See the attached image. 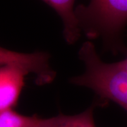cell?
Masks as SVG:
<instances>
[{"mask_svg":"<svg viewBox=\"0 0 127 127\" xmlns=\"http://www.w3.org/2000/svg\"><path fill=\"white\" fill-rule=\"evenodd\" d=\"M78 57L85 70L72 78L71 83L88 88L100 97L113 101L127 111V71L118 62H103L91 41L82 45Z\"/></svg>","mask_w":127,"mask_h":127,"instance_id":"obj_1","label":"cell"},{"mask_svg":"<svg viewBox=\"0 0 127 127\" xmlns=\"http://www.w3.org/2000/svg\"><path fill=\"white\" fill-rule=\"evenodd\" d=\"M79 27L88 38L117 40L127 24V0H90L75 8Z\"/></svg>","mask_w":127,"mask_h":127,"instance_id":"obj_2","label":"cell"},{"mask_svg":"<svg viewBox=\"0 0 127 127\" xmlns=\"http://www.w3.org/2000/svg\"><path fill=\"white\" fill-rule=\"evenodd\" d=\"M14 66L35 76L37 85L49 84L54 81L56 73L51 67L50 57L45 52L21 53L0 47V67Z\"/></svg>","mask_w":127,"mask_h":127,"instance_id":"obj_3","label":"cell"},{"mask_svg":"<svg viewBox=\"0 0 127 127\" xmlns=\"http://www.w3.org/2000/svg\"><path fill=\"white\" fill-rule=\"evenodd\" d=\"M26 75L27 73L17 66L0 67V112L12 109L16 105Z\"/></svg>","mask_w":127,"mask_h":127,"instance_id":"obj_4","label":"cell"},{"mask_svg":"<svg viewBox=\"0 0 127 127\" xmlns=\"http://www.w3.org/2000/svg\"><path fill=\"white\" fill-rule=\"evenodd\" d=\"M58 14L64 25V37L68 44H74L79 39L81 31L75 14L76 0H42Z\"/></svg>","mask_w":127,"mask_h":127,"instance_id":"obj_5","label":"cell"},{"mask_svg":"<svg viewBox=\"0 0 127 127\" xmlns=\"http://www.w3.org/2000/svg\"><path fill=\"white\" fill-rule=\"evenodd\" d=\"M37 127H96L93 108L91 107L75 115L59 114L51 118H40Z\"/></svg>","mask_w":127,"mask_h":127,"instance_id":"obj_6","label":"cell"},{"mask_svg":"<svg viewBox=\"0 0 127 127\" xmlns=\"http://www.w3.org/2000/svg\"><path fill=\"white\" fill-rule=\"evenodd\" d=\"M40 117L25 116L12 109L0 112V127H37Z\"/></svg>","mask_w":127,"mask_h":127,"instance_id":"obj_7","label":"cell"},{"mask_svg":"<svg viewBox=\"0 0 127 127\" xmlns=\"http://www.w3.org/2000/svg\"><path fill=\"white\" fill-rule=\"evenodd\" d=\"M118 63L123 68H124L126 71H127V57L125 59L122 60V61L119 62Z\"/></svg>","mask_w":127,"mask_h":127,"instance_id":"obj_8","label":"cell"}]
</instances>
